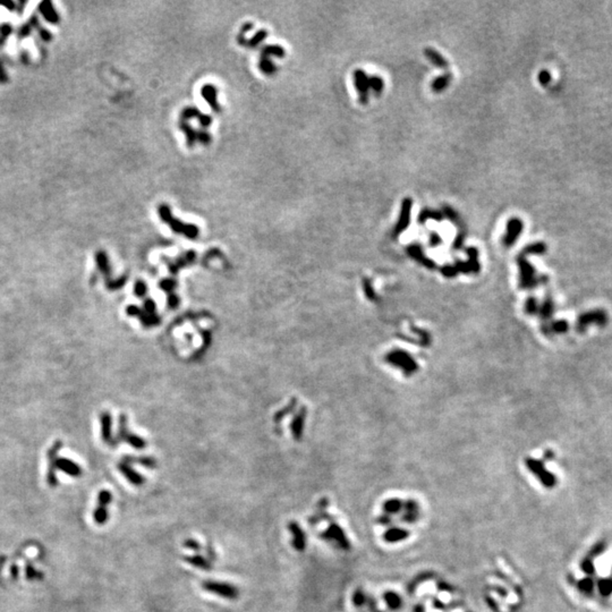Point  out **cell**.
<instances>
[{
  "label": "cell",
  "mask_w": 612,
  "mask_h": 612,
  "mask_svg": "<svg viewBox=\"0 0 612 612\" xmlns=\"http://www.w3.org/2000/svg\"><path fill=\"white\" fill-rule=\"evenodd\" d=\"M407 252H408V254L412 256V258H414L415 260H417V261H421L424 265L429 266V268H433V266H434L433 261H431V260H429L428 258H425L424 254H423V251H422L421 246L418 245V244L411 245L410 248H407Z\"/></svg>",
  "instance_id": "cell-21"
},
{
  "label": "cell",
  "mask_w": 612,
  "mask_h": 612,
  "mask_svg": "<svg viewBox=\"0 0 612 612\" xmlns=\"http://www.w3.org/2000/svg\"><path fill=\"white\" fill-rule=\"evenodd\" d=\"M202 588L205 592L212 593L218 596L224 597L226 600H237L239 596V590L237 586H234L232 584L225 583V581H218L214 579H207L202 583Z\"/></svg>",
  "instance_id": "cell-2"
},
{
  "label": "cell",
  "mask_w": 612,
  "mask_h": 612,
  "mask_svg": "<svg viewBox=\"0 0 612 612\" xmlns=\"http://www.w3.org/2000/svg\"><path fill=\"white\" fill-rule=\"evenodd\" d=\"M553 307L554 305H553L552 300H550V299L546 300V302L543 304L542 310L541 311H542V316H544V319H547V317H550L551 315H552Z\"/></svg>",
  "instance_id": "cell-37"
},
{
  "label": "cell",
  "mask_w": 612,
  "mask_h": 612,
  "mask_svg": "<svg viewBox=\"0 0 612 612\" xmlns=\"http://www.w3.org/2000/svg\"><path fill=\"white\" fill-rule=\"evenodd\" d=\"M295 402H296L295 400H293V404H292V405H290V406H288V407H287V408H286V410H283V411H280V412H279V413H277V414H276V416H275V421H276V422H279L280 420H281V418H282L283 416H285V415H286V414H288V413H290V412H292V411H293V407H294V405H295Z\"/></svg>",
  "instance_id": "cell-40"
},
{
  "label": "cell",
  "mask_w": 612,
  "mask_h": 612,
  "mask_svg": "<svg viewBox=\"0 0 612 612\" xmlns=\"http://www.w3.org/2000/svg\"><path fill=\"white\" fill-rule=\"evenodd\" d=\"M126 425H127V418L125 415H121L119 418V430H118V435H117L116 440L114 441L113 446L117 445V442L124 440L128 442L132 447H134L136 449H143L144 447H147V444H145V441L143 440V439L137 437V435H135V434L128 433Z\"/></svg>",
  "instance_id": "cell-6"
},
{
  "label": "cell",
  "mask_w": 612,
  "mask_h": 612,
  "mask_svg": "<svg viewBox=\"0 0 612 612\" xmlns=\"http://www.w3.org/2000/svg\"><path fill=\"white\" fill-rule=\"evenodd\" d=\"M185 561L192 566H194L196 568H199L202 570H210L212 568V561L210 559H207L205 557L201 556V554H194V556H187L185 557Z\"/></svg>",
  "instance_id": "cell-20"
},
{
  "label": "cell",
  "mask_w": 612,
  "mask_h": 612,
  "mask_svg": "<svg viewBox=\"0 0 612 612\" xmlns=\"http://www.w3.org/2000/svg\"><path fill=\"white\" fill-rule=\"evenodd\" d=\"M56 468L60 469V471L65 472L66 474H68L70 476H80L82 474V471H81L80 466L74 463L73 461L67 458H57L56 461Z\"/></svg>",
  "instance_id": "cell-16"
},
{
  "label": "cell",
  "mask_w": 612,
  "mask_h": 612,
  "mask_svg": "<svg viewBox=\"0 0 612 612\" xmlns=\"http://www.w3.org/2000/svg\"><path fill=\"white\" fill-rule=\"evenodd\" d=\"M430 243H431V246H433V248L434 246H438L441 243V237L439 236V234H437V232H432L430 236Z\"/></svg>",
  "instance_id": "cell-44"
},
{
  "label": "cell",
  "mask_w": 612,
  "mask_h": 612,
  "mask_svg": "<svg viewBox=\"0 0 612 612\" xmlns=\"http://www.w3.org/2000/svg\"><path fill=\"white\" fill-rule=\"evenodd\" d=\"M261 56L265 57H276V58H285L286 51L281 46L279 45H266L261 50Z\"/></svg>",
  "instance_id": "cell-22"
},
{
  "label": "cell",
  "mask_w": 612,
  "mask_h": 612,
  "mask_svg": "<svg viewBox=\"0 0 612 612\" xmlns=\"http://www.w3.org/2000/svg\"><path fill=\"white\" fill-rule=\"evenodd\" d=\"M252 29H253V24H252V23L248 22V23H245V24H243V26L241 28V32H239V33H241V34L245 35L246 33H248V31H251Z\"/></svg>",
  "instance_id": "cell-45"
},
{
  "label": "cell",
  "mask_w": 612,
  "mask_h": 612,
  "mask_svg": "<svg viewBox=\"0 0 612 612\" xmlns=\"http://www.w3.org/2000/svg\"><path fill=\"white\" fill-rule=\"evenodd\" d=\"M134 292H135V295L143 297L145 294H147V285H145L142 280H138L134 286Z\"/></svg>",
  "instance_id": "cell-38"
},
{
  "label": "cell",
  "mask_w": 612,
  "mask_h": 612,
  "mask_svg": "<svg viewBox=\"0 0 612 612\" xmlns=\"http://www.w3.org/2000/svg\"><path fill=\"white\" fill-rule=\"evenodd\" d=\"M201 96L207 101L215 113H221V106L218 101V89L212 84H205L201 89Z\"/></svg>",
  "instance_id": "cell-11"
},
{
  "label": "cell",
  "mask_w": 612,
  "mask_h": 612,
  "mask_svg": "<svg viewBox=\"0 0 612 612\" xmlns=\"http://www.w3.org/2000/svg\"><path fill=\"white\" fill-rule=\"evenodd\" d=\"M26 577L30 578V579H32V578L42 577V575L40 574V573H38V571H36V570L33 569L31 564H28V566H26Z\"/></svg>",
  "instance_id": "cell-41"
},
{
  "label": "cell",
  "mask_w": 612,
  "mask_h": 612,
  "mask_svg": "<svg viewBox=\"0 0 612 612\" xmlns=\"http://www.w3.org/2000/svg\"><path fill=\"white\" fill-rule=\"evenodd\" d=\"M568 329H569V324H568L567 321L564 320H558L554 321L553 323H551V326L549 327V330H546V333H563L567 332Z\"/></svg>",
  "instance_id": "cell-30"
},
{
  "label": "cell",
  "mask_w": 612,
  "mask_h": 612,
  "mask_svg": "<svg viewBox=\"0 0 612 612\" xmlns=\"http://www.w3.org/2000/svg\"><path fill=\"white\" fill-rule=\"evenodd\" d=\"M123 462L127 463V464H140L148 468L157 467V463L151 457H130V456H127V457H124Z\"/></svg>",
  "instance_id": "cell-28"
},
{
  "label": "cell",
  "mask_w": 612,
  "mask_h": 612,
  "mask_svg": "<svg viewBox=\"0 0 612 612\" xmlns=\"http://www.w3.org/2000/svg\"><path fill=\"white\" fill-rule=\"evenodd\" d=\"M435 220V221H441L444 219V214L441 211L438 210H431V209L425 208L420 212V215H418V222L420 224H425L428 220Z\"/></svg>",
  "instance_id": "cell-23"
},
{
  "label": "cell",
  "mask_w": 612,
  "mask_h": 612,
  "mask_svg": "<svg viewBox=\"0 0 612 612\" xmlns=\"http://www.w3.org/2000/svg\"><path fill=\"white\" fill-rule=\"evenodd\" d=\"M388 360L389 362H392V364H396L397 366L402 367L405 371H413L416 368V365L411 360V357L406 353H402V351L392 353L388 356Z\"/></svg>",
  "instance_id": "cell-15"
},
{
  "label": "cell",
  "mask_w": 612,
  "mask_h": 612,
  "mask_svg": "<svg viewBox=\"0 0 612 612\" xmlns=\"http://www.w3.org/2000/svg\"><path fill=\"white\" fill-rule=\"evenodd\" d=\"M179 130L184 132L187 147L194 148L195 143L198 142V131H195L186 120H179Z\"/></svg>",
  "instance_id": "cell-19"
},
{
  "label": "cell",
  "mask_w": 612,
  "mask_h": 612,
  "mask_svg": "<svg viewBox=\"0 0 612 612\" xmlns=\"http://www.w3.org/2000/svg\"><path fill=\"white\" fill-rule=\"evenodd\" d=\"M424 55L432 64H433L434 66H437L439 67V68H442V69L448 68V66H449L448 60L435 49L433 48L424 49Z\"/></svg>",
  "instance_id": "cell-18"
},
{
  "label": "cell",
  "mask_w": 612,
  "mask_h": 612,
  "mask_svg": "<svg viewBox=\"0 0 612 612\" xmlns=\"http://www.w3.org/2000/svg\"><path fill=\"white\" fill-rule=\"evenodd\" d=\"M412 208H413V201H412L411 198H406L402 199L400 215H399L398 222H397V225H396L395 232H394L395 236H399L402 232H405L406 229L408 228V226H410V222H411Z\"/></svg>",
  "instance_id": "cell-7"
},
{
  "label": "cell",
  "mask_w": 612,
  "mask_h": 612,
  "mask_svg": "<svg viewBox=\"0 0 612 612\" xmlns=\"http://www.w3.org/2000/svg\"><path fill=\"white\" fill-rule=\"evenodd\" d=\"M144 307H145V311H147L149 314H153L155 312V303L153 302V300H151V299L145 300Z\"/></svg>",
  "instance_id": "cell-43"
},
{
  "label": "cell",
  "mask_w": 612,
  "mask_h": 612,
  "mask_svg": "<svg viewBox=\"0 0 612 612\" xmlns=\"http://www.w3.org/2000/svg\"><path fill=\"white\" fill-rule=\"evenodd\" d=\"M160 286H161V288H164L165 290H171V288H174L175 282L170 281V280H165V281L160 283Z\"/></svg>",
  "instance_id": "cell-46"
},
{
  "label": "cell",
  "mask_w": 612,
  "mask_h": 612,
  "mask_svg": "<svg viewBox=\"0 0 612 612\" xmlns=\"http://www.w3.org/2000/svg\"><path fill=\"white\" fill-rule=\"evenodd\" d=\"M354 84L356 86L360 102L366 104L368 102V91H370V77L362 69H356L354 72Z\"/></svg>",
  "instance_id": "cell-8"
},
{
  "label": "cell",
  "mask_w": 612,
  "mask_h": 612,
  "mask_svg": "<svg viewBox=\"0 0 612 612\" xmlns=\"http://www.w3.org/2000/svg\"><path fill=\"white\" fill-rule=\"evenodd\" d=\"M518 263L520 266V275H522L520 280H522L523 287H525V288H530V287L537 286V283L541 282V280L544 279V278H541V279L537 278L535 270H534L533 266L529 265V262L525 259L524 253H522L518 258Z\"/></svg>",
  "instance_id": "cell-5"
},
{
  "label": "cell",
  "mask_w": 612,
  "mask_h": 612,
  "mask_svg": "<svg viewBox=\"0 0 612 612\" xmlns=\"http://www.w3.org/2000/svg\"><path fill=\"white\" fill-rule=\"evenodd\" d=\"M182 546H184V547H186V549H189V550L194 551V552H198V551L202 550L201 543H198V541L194 540V539L185 540L184 543H182Z\"/></svg>",
  "instance_id": "cell-36"
},
{
  "label": "cell",
  "mask_w": 612,
  "mask_h": 612,
  "mask_svg": "<svg viewBox=\"0 0 612 612\" xmlns=\"http://www.w3.org/2000/svg\"><path fill=\"white\" fill-rule=\"evenodd\" d=\"M288 530L292 533L293 535V547L297 551H303L305 549L306 546V536L304 530L302 529V527L298 525V523L296 522H289L288 523Z\"/></svg>",
  "instance_id": "cell-13"
},
{
  "label": "cell",
  "mask_w": 612,
  "mask_h": 612,
  "mask_svg": "<svg viewBox=\"0 0 612 612\" xmlns=\"http://www.w3.org/2000/svg\"><path fill=\"white\" fill-rule=\"evenodd\" d=\"M193 118H196L198 120L199 125H201V127L204 128V130L212 124V116H210V115L201 113L199 109H198L196 107H185L181 113V120L187 121L188 119H193Z\"/></svg>",
  "instance_id": "cell-9"
},
{
  "label": "cell",
  "mask_w": 612,
  "mask_h": 612,
  "mask_svg": "<svg viewBox=\"0 0 612 612\" xmlns=\"http://www.w3.org/2000/svg\"><path fill=\"white\" fill-rule=\"evenodd\" d=\"M117 467L118 469H119V472L121 473V474L126 478L127 481L131 483V484L140 486L144 483L145 480L143 476H142L140 473H137L136 471H135V469L132 467L130 464H127V463L120 462L119 464L117 465Z\"/></svg>",
  "instance_id": "cell-14"
},
{
  "label": "cell",
  "mask_w": 612,
  "mask_h": 612,
  "mask_svg": "<svg viewBox=\"0 0 612 612\" xmlns=\"http://www.w3.org/2000/svg\"><path fill=\"white\" fill-rule=\"evenodd\" d=\"M11 570H12L11 574H12L13 578H14V579H16V578H17V576H18V567L15 566V564H14V566H12Z\"/></svg>",
  "instance_id": "cell-48"
},
{
  "label": "cell",
  "mask_w": 612,
  "mask_h": 612,
  "mask_svg": "<svg viewBox=\"0 0 612 612\" xmlns=\"http://www.w3.org/2000/svg\"><path fill=\"white\" fill-rule=\"evenodd\" d=\"M178 304V299L176 296H170L169 297V305L171 307H175Z\"/></svg>",
  "instance_id": "cell-49"
},
{
  "label": "cell",
  "mask_w": 612,
  "mask_h": 612,
  "mask_svg": "<svg viewBox=\"0 0 612 612\" xmlns=\"http://www.w3.org/2000/svg\"><path fill=\"white\" fill-rule=\"evenodd\" d=\"M96 261H97L98 268H99L100 271L102 272L108 279V276H110V265H109V260H108V256L106 253H104L103 251L97 252Z\"/></svg>",
  "instance_id": "cell-25"
},
{
  "label": "cell",
  "mask_w": 612,
  "mask_h": 612,
  "mask_svg": "<svg viewBox=\"0 0 612 612\" xmlns=\"http://www.w3.org/2000/svg\"><path fill=\"white\" fill-rule=\"evenodd\" d=\"M304 416H305V410L302 411V413L297 415L295 417V420L293 421L292 424V432L294 438L296 440H299L300 437H302V432H303V425H304Z\"/></svg>",
  "instance_id": "cell-29"
},
{
  "label": "cell",
  "mask_w": 612,
  "mask_h": 612,
  "mask_svg": "<svg viewBox=\"0 0 612 612\" xmlns=\"http://www.w3.org/2000/svg\"><path fill=\"white\" fill-rule=\"evenodd\" d=\"M100 421H101V435H102V440L106 442V444H113V437H111V424H113V420H111L110 413H108V412H103V413L100 415Z\"/></svg>",
  "instance_id": "cell-17"
},
{
  "label": "cell",
  "mask_w": 612,
  "mask_h": 612,
  "mask_svg": "<svg viewBox=\"0 0 612 612\" xmlns=\"http://www.w3.org/2000/svg\"><path fill=\"white\" fill-rule=\"evenodd\" d=\"M113 501V495L108 490H102L98 495V505L93 513V518L98 525H103L107 523L109 515H108L107 507Z\"/></svg>",
  "instance_id": "cell-4"
},
{
  "label": "cell",
  "mask_w": 612,
  "mask_h": 612,
  "mask_svg": "<svg viewBox=\"0 0 612 612\" xmlns=\"http://www.w3.org/2000/svg\"><path fill=\"white\" fill-rule=\"evenodd\" d=\"M125 281H126V276L121 277L119 279L116 280H111V279H106V287L109 290H116L121 288L125 285Z\"/></svg>",
  "instance_id": "cell-33"
},
{
  "label": "cell",
  "mask_w": 612,
  "mask_h": 612,
  "mask_svg": "<svg viewBox=\"0 0 612 612\" xmlns=\"http://www.w3.org/2000/svg\"><path fill=\"white\" fill-rule=\"evenodd\" d=\"M158 214L161 221L169 225V227L176 234H182L188 239H196L198 237L199 229L194 224H185L178 219H176L171 214L170 207L165 203H162L158 207Z\"/></svg>",
  "instance_id": "cell-1"
},
{
  "label": "cell",
  "mask_w": 612,
  "mask_h": 612,
  "mask_svg": "<svg viewBox=\"0 0 612 612\" xmlns=\"http://www.w3.org/2000/svg\"><path fill=\"white\" fill-rule=\"evenodd\" d=\"M259 68L261 72L265 74V75L268 76H272L275 75L278 70V67L276 66V64L272 62L269 57H265L261 56V58L259 60Z\"/></svg>",
  "instance_id": "cell-24"
},
{
  "label": "cell",
  "mask_w": 612,
  "mask_h": 612,
  "mask_svg": "<svg viewBox=\"0 0 612 612\" xmlns=\"http://www.w3.org/2000/svg\"><path fill=\"white\" fill-rule=\"evenodd\" d=\"M442 214H444V217L446 215V218H448L449 220H450L451 222H455V224H458L459 220H461V218H459V215L457 214V212H456L451 207H448V205L444 207V212H442Z\"/></svg>",
  "instance_id": "cell-34"
},
{
  "label": "cell",
  "mask_w": 612,
  "mask_h": 612,
  "mask_svg": "<svg viewBox=\"0 0 612 612\" xmlns=\"http://www.w3.org/2000/svg\"><path fill=\"white\" fill-rule=\"evenodd\" d=\"M62 448V442L56 441L51 449L48 451V459H49V468L48 474H47V481L49 485L56 486L57 485V478H56V461H57V452Z\"/></svg>",
  "instance_id": "cell-12"
},
{
  "label": "cell",
  "mask_w": 612,
  "mask_h": 612,
  "mask_svg": "<svg viewBox=\"0 0 612 612\" xmlns=\"http://www.w3.org/2000/svg\"><path fill=\"white\" fill-rule=\"evenodd\" d=\"M539 81H540V83L542 84V85H544V86L547 85V84H549L550 81H551L550 73L547 72V70H541L540 74H539Z\"/></svg>",
  "instance_id": "cell-39"
},
{
  "label": "cell",
  "mask_w": 612,
  "mask_h": 612,
  "mask_svg": "<svg viewBox=\"0 0 612 612\" xmlns=\"http://www.w3.org/2000/svg\"><path fill=\"white\" fill-rule=\"evenodd\" d=\"M463 243H464V235H459L458 237L456 238V241L454 242V248L457 249L461 248L463 246Z\"/></svg>",
  "instance_id": "cell-47"
},
{
  "label": "cell",
  "mask_w": 612,
  "mask_h": 612,
  "mask_svg": "<svg viewBox=\"0 0 612 612\" xmlns=\"http://www.w3.org/2000/svg\"><path fill=\"white\" fill-rule=\"evenodd\" d=\"M608 322L609 317L607 312L604 310L595 309L580 314L578 316L576 322V330L578 332H585L592 324H596V326L603 328L607 326Z\"/></svg>",
  "instance_id": "cell-3"
},
{
  "label": "cell",
  "mask_w": 612,
  "mask_h": 612,
  "mask_svg": "<svg viewBox=\"0 0 612 612\" xmlns=\"http://www.w3.org/2000/svg\"><path fill=\"white\" fill-rule=\"evenodd\" d=\"M526 311L529 313H535L537 311V304L535 302L534 298H529V302L526 304Z\"/></svg>",
  "instance_id": "cell-42"
},
{
  "label": "cell",
  "mask_w": 612,
  "mask_h": 612,
  "mask_svg": "<svg viewBox=\"0 0 612 612\" xmlns=\"http://www.w3.org/2000/svg\"><path fill=\"white\" fill-rule=\"evenodd\" d=\"M546 251V244H543V243H535V244H530L529 246H527L523 253H525V254H543Z\"/></svg>",
  "instance_id": "cell-32"
},
{
  "label": "cell",
  "mask_w": 612,
  "mask_h": 612,
  "mask_svg": "<svg viewBox=\"0 0 612 612\" xmlns=\"http://www.w3.org/2000/svg\"><path fill=\"white\" fill-rule=\"evenodd\" d=\"M383 87H384V82L381 77H379V76L370 77V89L373 90V92L377 94V96L382 93Z\"/></svg>",
  "instance_id": "cell-31"
},
{
  "label": "cell",
  "mask_w": 612,
  "mask_h": 612,
  "mask_svg": "<svg viewBox=\"0 0 612 612\" xmlns=\"http://www.w3.org/2000/svg\"><path fill=\"white\" fill-rule=\"evenodd\" d=\"M268 36V31L266 30H260L253 35V38L251 40H244V42L242 43V47H248V48H256L260 43H262Z\"/></svg>",
  "instance_id": "cell-26"
},
{
  "label": "cell",
  "mask_w": 612,
  "mask_h": 612,
  "mask_svg": "<svg viewBox=\"0 0 612 612\" xmlns=\"http://www.w3.org/2000/svg\"><path fill=\"white\" fill-rule=\"evenodd\" d=\"M450 82H451V75L448 73V74H445V75L439 76L435 80H433V82H432V84H431V87H432V90L434 91V92L439 93V92H442V91L447 89V87L449 86V84H450Z\"/></svg>",
  "instance_id": "cell-27"
},
{
  "label": "cell",
  "mask_w": 612,
  "mask_h": 612,
  "mask_svg": "<svg viewBox=\"0 0 612 612\" xmlns=\"http://www.w3.org/2000/svg\"><path fill=\"white\" fill-rule=\"evenodd\" d=\"M523 227V222L518 218H513L507 222V232L505 235V238H503V244H505V246L510 248V246L513 245V243L518 239L519 235L522 234Z\"/></svg>",
  "instance_id": "cell-10"
},
{
  "label": "cell",
  "mask_w": 612,
  "mask_h": 612,
  "mask_svg": "<svg viewBox=\"0 0 612 612\" xmlns=\"http://www.w3.org/2000/svg\"><path fill=\"white\" fill-rule=\"evenodd\" d=\"M211 141H212V136L207 130L201 128V130L198 131V142L204 145H208L211 143Z\"/></svg>",
  "instance_id": "cell-35"
}]
</instances>
